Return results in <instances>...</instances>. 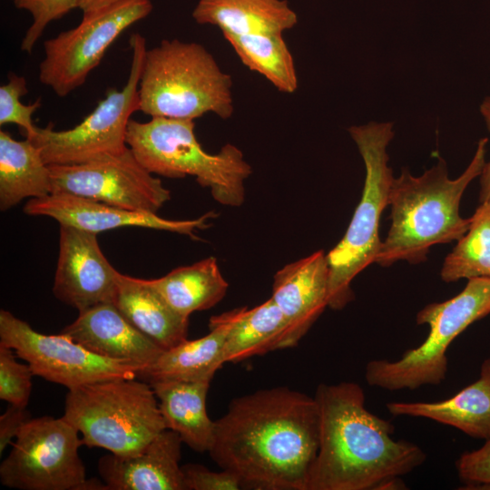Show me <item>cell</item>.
Here are the masks:
<instances>
[{
    "label": "cell",
    "mask_w": 490,
    "mask_h": 490,
    "mask_svg": "<svg viewBox=\"0 0 490 490\" xmlns=\"http://www.w3.org/2000/svg\"><path fill=\"white\" fill-rule=\"evenodd\" d=\"M318 446L314 397L277 387L234 398L215 421L208 452L243 488L307 490Z\"/></svg>",
    "instance_id": "1"
},
{
    "label": "cell",
    "mask_w": 490,
    "mask_h": 490,
    "mask_svg": "<svg viewBox=\"0 0 490 490\" xmlns=\"http://www.w3.org/2000/svg\"><path fill=\"white\" fill-rule=\"evenodd\" d=\"M314 398L319 446L307 490H379L425 462L419 446L395 440L392 423L367 409L358 383L319 384Z\"/></svg>",
    "instance_id": "2"
},
{
    "label": "cell",
    "mask_w": 490,
    "mask_h": 490,
    "mask_svg": "<svg viewBox=\"0 0 490 490\" xmlns=\"http://www.w3.org/2000/svg\"><path fill=\"white\" fill-rule=\"evenodd\" d=\"M487 142V138L478 141L471 162L456 179L448 177L442 158L420 176L404 169L399 177H394L388 197L391 225L377 264L423 262L431 247L458 240L466 232L470 218L460 215V201L468 185L482 173Z\"/></svg>",
    "instance_id": "3"
},
{
    "label": "cell",
    "mask_w": 490,
    "mask_h": 490,
    "mask_svg": "<svg viewBox=\"0 0 490 490\" xmlns=\"http://www.w3.org/2000/svg\"><path fill=\"white\" fill-rule=\"evenodd\" d=\"M230 75L200 44L162 40L147 49L139 82V111L151 117L195 120L233 113Z\"/></svg>",
    "instance_id": "4"
},
{
    "label": "cell",
    "mask_w": 490,
    "mask_h": 490,
    "mask_svg": "<svg viewBox=\"0 0 490 490\" xmlns=\"http://www.w3.org/2000/svg\"><path fill=\"white\" fill-rule=\"evenodd\" d=\"M193 120L152 117L149 122L130 120L126 143L151 173L168 178L194 176L209 188L219 203L239 207L245 200V181L252 168L242 152L227 143L218 153L203 150L194 132Z\"/></svg>",
    "instance_id": "5"
},
{
    "label": "cell",
    "mask_w": 490,
    "mask_h": 490,
    "mask_svg": "<svg viewBox=\"0 0 490 490\" xmlns=\"http://www.w3.org/2000/svg\"><path fill=\"white\" fill-rule=\"evenodd\" d=\"M363 159L366 177L361 200L341 240L327 254L329 269L328 307L339 310L354 299L350 284L381 250L379 220L388 206L394 179L387 146L393 122H370L348 129Z\"/></svg>",
    "instance_id": "6"
},
{
    "label": "cell",
    "mask_w": 490,
    "mask_h": 490,
    "mask_svg": "<svg viewBox=\"0 0 490 490\" xmlns=\"http://www.w3.org/2000/svg\"><path fill=\"white\" fill-rule=\"evenodd\" d=\"M83 445L132 455L167 429L148 382L112 378L68 389L64 415Z\"/></svg>",
    "instance_id": "7"
},
{
    "label": "cell",
    "mask_w": 490,
    "mask_h": 490,
    "mask_svg": "<svg viewBox=\"0 0 490 490\" xmlns=\"http://www.w3.org/2000/svg\"><path fill=\"white\" fill-rule=\"evenodd\" d=\"M490 314V278H472L463 290L443 302L430 303L416 315L427 325L424 342L407 349L396 361L376 359L366 366L369 386L389 391L439 385L447 372L446 350L452 341L474 322Z\"/></svg>",
    "instance_id": "8"
},
{
    "label": "cell",
    "mask_w": 490,
    "mask_h": 490,
    "mask_svg": "<svg viewBox=\"0 0 490 490\" xmlns=\"http://www.w3.org/2000/svg\"><path fill=\"white\" fill-rule=\"evenodd\" d=\"M132 63L128 80L121 90L110 89L94 110L74 128L55 131L37 127L30 139L47 165L86 162L125 151L131 115L139 111V82L147 51L139 33L130 37Z\"/></svg>",
    "instance_id": "9"
},
{
    "label": "cell",
    "mask_w": 490,
    "mask_h": 490,
    "mask_svg": "<svg viewBox=\"0 0 490 490\" xmlns=\"http://www.w3.org/2000/svg\"><path fill=\"white\" fill-rule=\"evenodd\" d=\"M78 430L64 416L28 420L0 465V482L20 490H83L85 467Z\"/></svg>",
    "instance_id": "10"
},
{
    "label": "cell",
    "mask_w": 490,
    "mask_h": 490,
    "mask_svg": "<svg viewBox=\"0 0 490 490\" xmlns=\"http://www.w3.org/2000/svg\"><path fill=\"white\" fill-rule=\"evenodd\" d=\"M152 10L150 0H123L83 15L76 27L44 42L40 82L59 97L68 95L84 83L117 37Z\"/></svg>",
    "instance_id": "11"
},
{
    "label": "cell",
    "mask_w": 490,
    "mask_h": 490,
    "mask_svg": "<svg viewBox=\"0 0 490 490\" xmlns=\"http://www.w3.org/2000/svg\"><path fill=\"white\" fill-rule=\"evenodd\" d=\"M0 345L14 349L34 376L68 389L112 378L138 377L135 366L97 355L63 333L37 332L5 309L0 311Z\"/></svg>",
    "instance_id": "12"
},
{
    "label": "cell",
    "mask_w": 490,
    "mask_h": 490,
    "mask_svg": "<svg viewBox=\"0 0 490 490\" xmlns=\"http://www.w3.org/2000/svg\"><path fill=\"white\" fill-rule=\"evenodd\" d=\"M52 193H67L119 208L157 213L171 191L131 149L86 162L49 165Z\"/></svg>",
    "instance_id": "13"
},
{
    "label": "cell",
    "mask_w": 490,
    "mask_h": 490,
    "mask_svg": "<svg viewBox=\"0 0 490 490\" xmlns=\"http://www.w3.org/2000/svg\"><path fill=\"white\" fill-rule=\"evenodd\" d=\"M120 274L103 254L97 234L60 224L55 298L79 312L114 304Z\"/></svg>",
    "instance_id": "14"
},
{
    "label": "cell",
    "mask_w": 490,
    "mask_h": 490,
    "mask_svg": "<svg viewBox=\"0 0 490 490\" xmlns=\"http://www.w3.org/2000/svg\"><path fill=\"white\" fill-rule=\"evenodd\" d=\"M31 216H46L60 224L98 234L122 227H141L166 230L195 238V232L208 228V212L193 220H168L157 213L135 211L67 193H50L30 199L24 208Z\"/></svg>",
    "instance_id": "15"
},
{
    "label": "cell",
    "mask_w": 490,
    "mask_h": 490,
    "mask_svg": "<svg viewBox=\"0 0 490 490\" xmlns=\"http://www.w3.org/2000/svg\"><path fill=\"white\" fill-rule=\"evenodd\" d=\"M182 443L177 433L165 429L134 454L103 456L99 475L107 490H184Z\"/></svg>",
    "instance_id": "16"
},
{
    "label": "cell",
    "mask_w": 490,
    "mask_h": 490,
    "mask_svg": "<svg viewBox=\"0 0 490 490\" xmlns=\"http://www.w3.org/2000/svg\"><path fill=\"white\" fill-rule=\"evenodd\" d=\"M61 333L97 355L135 366L138 374L164 350L132 325L113 303L79 312Z\"/></svg>",
    "instance_id": "17"
},
{
    "label": "cell",
    "mask_w": 490,
    "mask_h": 490,
    "mask_svg": "<svg viewBox=\"0 0 490 490\" xmlns=\"http://www.w3.org/2000/svg\"><path fill=\"white\" fill-rule=\"evenodd\" d=\"M329 269L323 250L293 261L273 277L271 299L290 326L295 347L328 307Z\"/></svg>",
    "instance_id": "18"
},
{
    "label": "cell",
    "mask_w": 490,
    "mask_h": 490,
    "mask_svg": "<svg viewBox=\"0 0 490 490\" xmlns=\"http://www.w3.org/2000/svg\"><path fill=\"white\" fill-rule=\"evenodd\" d=\"M393 416L424 417L456 427L466 435L490 439V358L481 365L479 377L452 397L436 402H389Z\"/></svg>",
    "instance_id": "19"
},
{
    "label": "cell",
    "mask_w": 490,
    "mask_h": 490,
    "mask_svg": "<svg viewBox=\"0 0 490 490\" xmlns=\"http://www.w3.org/2000/svg\"><path fill=\"white\" fill-rule=\"evenodd\" d=\"M114 305L132 325L164 350L187 339L189 318L174 311L150 279L121 273Z\"/></svg>",
    "instance_id": "20"
},
{
    "label": "cell",
    "mask_w": 490,
    "mask_h": 490,
    "mask_svg": "<svg viewBox=\"0 0 490 490\" xmlns=\"http://www.w3.org/2000/svg\"><path fill=\"white\" fill-rule=\"evenodd\" d=\"M218 316L228 327L225 363L290 348L289 323L271 298L250 309H236Z\"/></svg>",
    "instance_id": "21"
},
{
    "label": "cell",
    "mask_w": 490,
    "mask_h": 490,
    "mask_svg": "<svg viewBox=\"0 0 490 490\" xmlns=\"http://www.w3.org/2000/svg\"><path fill=\"white\" fill-rule=\"evenodd\" d=\"M210 332L197 339L184 340L163 350L157 359L138 374L148 383L174 380L211 382L217 370L225 364L224 347L227 324L219 316L209 321Z\"/></svg>",
    "instance_id": "22"
},
{
    "label": "cell",
    "mask_w": 490,
    "mask_h": 490,
    "mask_svg": "<svg viewBox=\"0 0 490 490\" xmlns=\"http://www.w3.org/2000/svg\"><path fill=\"white\" fill-rule=\"evenodd\" d=\"M192 17L235 34H283L298 22L286 0H199Z\"/></svg>",
    "instance_id": "23"
},
{
    "label": "cell",
    "mask_w": 490,
    "mask_h": 490,
    "mask_svg": "<svg viewBox=\"0 0 490 490\" xmlns=\"http://www.w3.org/2000/svg\"><path fill=\"white\" fill-rule=\"evenodd\" d=\"M211 382L163 380L149 383L155 393L167 429L177 433L196 452H208L215 421L207 413Z\"/></svg>",
    "instance_id": "24"
},
{
    "label": "cell",
    "mask_w": 490,
    "mask_h": 490,
    "mask_svg": "<svg viewBox=\"0 0 490 490\" xmlns=\"http://www.w3.org/2000/svg\"><path fill=\"white\" fill-rule=\"evenodd\" d=\"M52 193L49 165L30 139L17 141L0 131V209L6 211L25 198Z\"/></svg>",
    "instance_id": "25"
},
{
    "label": "cell",
    "mask_w": 490,
    "mask_h": 490,
    "mask_svg": "<svg viewBox=\"0 0 490 490\" xmlns=\"http://www.w3.org/2000/svg\"><path fill=\"white\" fill-rule=\"evenodd\" d=\"M150 281L174 311L188 318L219 303L229 287L214 257L176 268Z\"/></svg>",
    "instance_id": "26"
},
{
    "label": "cell",
    "mask_w": 490,
    "mask_h": 490,
    "mask_svg": "<svg viewBox=\"0 0 490 490\" xmlns=\"http://www.w3.org/2000/svg\"><path fill=\"white\" fill-rule=\"evenodd\" d=\"M237 55L250 70L268 79L279 91L294 93L298 77L294 60L281 34H223Z\"/></svg>",
    "instance_id": "27"
},
{
    "label": "cell",
    "mask_w": 490,
    "mask_h": 490,
    "mask_svg": "<svg viewBox=\"0 0 490 490\" xmlns=\"http://www.w3.org/2000/svg\"><path fill=\"white\" fill-rule=\"evenodd\" d=\"M440 275L445 282L490 278V201L480 202L470 217L468 230L446 257Z\"/></svg>",
    "instance_id": "28"
},
{
    "label": "cell",
    "mask_w": 490,
    "mask_h": 490,
    "mask_svg": "<svg viewBox=\"0 0 490 490\" xmlns=\"http://www.w3.org/2000/svg\"><path fill=\"white\" fill-rule=\"evenodd\" d=\"M27 93L26 79L10 72L7 83L0 87V125L15 123L24 130L26 138H30L37 129L33 115L41 107L42 101L38 98L33 103L24 104L21 98Z\"/></svg>",
    "instance_id": "29"
},
{
    "label": "cell",
    "mask_w": 490,
    "mask_h": 490,
    "mask_svg": "<svg viewBox=\"0 0 490 490\" xmlns=\"http://www.w3.org/2000/svg\"><path fill=\"white\" fill-rule=\"evenodd\" d=\"M15 350L0 345V399L26 407L34 376L28 363L16 360Z\"/></svg>",
    "instance_id": "30"
},
{
    "label": "cell",
    "mask_w": 490,
    "mask_h": 490,
    "mask_svg": "<svg viewBox=\"0 0 490 490\" xmlns=\"http://www.w3.org/2000/svg\"><path fill=\"white\" fill-rule=\"evenodd\" d=\"M14 3L16 8L29 12L33 17L21 43V50L31 53L47 24L78 8L79 0H14Z\"/></svg>",
    "instance_id": "31"
},
{
    "label": "cell",
    "mask_w": 490,
    "mask_h": 490,
    "mask_svg": "<svg viewBox=\"0 0 490 490\" xmlns=\"http://www.w3.org/2000/svg\"><path fill=\"white\" fill-rule=\"evenodd\" d=\"M184 490H239L240 479L230 471H211L201 465L181 466Z\"/></svg>",
    "instance_id": "32"
},
{
    "label": "cell",
    "mask_w": 490,
    "mask_h": 490,
    "mask_svg": "<svg viewBox=\"0 0 490 490\" xmlns=\"http://www.w3.org/2000/svg\"><path fill=\"white\" fill-rule=\"evenodd\" d=\"M459 478L474 485L490 486V439L479 448L463 453L456 463Z\"/></svg>",
    "instance_id": "33"
},
{
    "label": "cell",
    "mask_w": 490,
    "mask_h": 490,
    "mask_svg": "<svg viewBox=\"0 0 490 490\" xmlns=\"http://www.w3.org/2000/svg\"><path fill=\"white\" fill-rule=\"evenodd\" d=\"M31 419V415L26 407L10 405L4 414L0 416V454L9 445H13V439L20 432L24 425Z\"/></svg>",
    "instance_id": "34"
},
{
    "label": "cell",
    "mask_w": 490,
    "mask_h": 490,
    "mask_svg": "<svg viewBox=\"0 0 490 490\" xmlns=\"http://www.w3.org/2000/svg\"><path fill=\"white\" fill-rule=\"evenodd\" d=\"M480 113L490 133V96H486L480 104ZM479 201H490V160L485 162L480 175Z\"/></svg>",
    "instance_id": "35"
},
{
    "label": "cell",
    "mask_w": 490,
    "mask_h": 490,
    "mask_svg": "<svg viewBox=\"0 0 490 490\" xmlns=\"http://www.w3.org/2000/svg\"><path fill=\"white\" fill-rule=\"evenodd\" d=\"M123 0H79L78 8L83 11V15L96 13Z\"/></svg>",
    "instance_id": "36"
}]
</instances>
